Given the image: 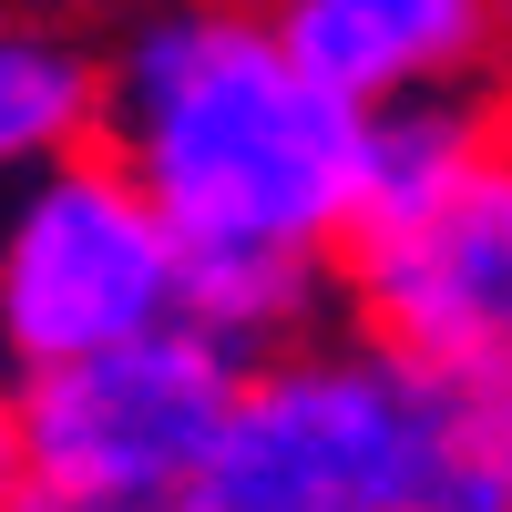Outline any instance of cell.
Returning <instances> with one entry per match:
<instances>
[{
	"label": "cell",
	"instance_id": "1",
	"mask_svg": "<svg viewBox=\"0 0 512 512\" xmlns=\"http://www.w3.org/2000/svg\"><path fill=\"white\" fill-rule=\"evenodd\" d=\"M103 72V144L185 246H349L369 113L287 52L267 0H144L103 41Z\"/></svg>",
	"mask_w": 512,
	"mask_h": 512
},
{
	"label": "cell",
	"instance_id": "2",
	"mask_svg": "<svg viewBox=\"0 0 512 512\" xmlns=\"http://www.w3.org/2000/svg\"><path fill=\"white\" fill-rule=\"evenodd\" d=\"M175 512H512V379L328 328L246 369Z\"/></svg>",
	"mask_w": 512,
	"mask_h": 512
},
{
	"label": "cell",
	"instance_id": "3",
	"mask_svg": "<svg viewBox=\"0 0 512 512\" xmlns=\"http://www.w3.org/2000/svg\"><path fill=\"white\" fill-rule=\"evenodd\" d=\"M185 318V226L113 144H82L0 195V369L144 338Z\"/></svg>",
	"mask_w": 512,
	"mask_h": 512
},
{
	"label": "cell",
	"instance_id": "4",
	"mask_svg": "<svg viewBox=\"0 0 512 512\" xmlns=\"http://www.w3.org/2000/svg\"><path fill=\"white\" fill-rule=\"evenodd\" d=\"M246 369L256 359L226 349L205 318H164L144 338H113V349L31 369L21 379L31 482L113 502V512H175L226 441Z\"/></svg>",
	"mask_w": 512,
	"mask_h": 512
},
{
	"label": "cell",
	"instance_id": "5",
	"mask_svg": "<svg viewBox=\"0 0 512 512\" xmlns=\"http://www.w3.org/2000/svg\"><path fill=\"white\" fill-rule=\"evenodd\" d=\"M338 267H349V328L431 369L512 379V144L431 216L359 226Z\"/></svg>",
	"mask_w": 512,
	"mask_h": 512
},
{
	"label": "cell",
	"instance_id": "6",
	"mask_svg": "<svg viewBox=\"0 0 512 512\" xmlns=\"http://www.w3.org/2000/svg\"><path fill=\"white\" fill-rule=\"evenodd\" d=\"M287 52L359 113L420 82H482L502 52V0H267Z\"/></svg>",
	"mask_w": 512,
	"mask_h": 512
},
{
	"label": "cell",
	"instance_id": "7",
	"mask_svg": "<svg viewBox=\"0 0 512 512\" xmlns=\"http://www.w3.org/2000/svg\"><path fill=\"white\" fill-rule=\"evenodd\" d=\"M502 144H512V93L492 72L482 82H420V93L369 103V123H359V226L431 216V205L461 195Z\"/></svg>",
	"mask_w": 512,
	"mask_h": 512
},
{
	"label": "cell",
	"instance_id": "8",
	"mask_svg": "<svg viewBox=\"0 0 512 512\" xmlns=\"http://www.w3.org/2000/svg\"><path fill=\"white\" fill-rule=\"evenodd\" d=\"M185 318L246 359H277L349 328V267L338 246H185Z\"/></svg>",
	"mask_w": 512,
	"mask_h": 512
},
{
	"label": "cell",
	"instance_id": "9",
	"mask_svg": "<svg viewBox=\"0 0 512 512\" xmlns=\"http://www.w3.org/2000/svg\"><path fill=\"white\" fill-rule=\"evenodd\" d=\"M103 123H113V72L93 41L62 21H0V195L103 144Z\"/></svg>",
	"mask_w": 512,
	"mask_h": 512
},
{
	"label": "cell",
	"instance_id": "10",
	"mask_svg": "<svg viewBox=\"0 0 512 512\" xmlns=\"http://www.w3.org/2000/svg\"><path fill=\"white\" fill-rule=\"evenodd\" d=\"M31 492V431H21V379L0 369V512Z\"/></svg>",
	"mask_w": 512,
	"mask_h": 512
},
{
	"label": "cell",
	"instance_id": "11",
	"mask_svg": "<svg viewBox=\"0 0 512 512\" xmlns=\"http://www.w3.org/2000/svg\"><path fill=\"white\" fill-rule=\"evenodd\" d=\"M492 82L512 93V0H502V52H492Z\"/></svg>",
	"mask_w": 512,
	"mask_h": 512
}]
</instances>
